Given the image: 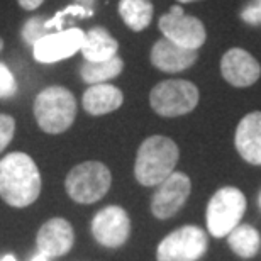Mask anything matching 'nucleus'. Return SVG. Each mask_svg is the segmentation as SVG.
<instances>
[{
    "label": "nucleus",
    "mask_w": 261,
    "mask_h": 261,
    "mask_svg": "<svg viewBox=\"0 0 261 261\" xmlns=\"http://www.w3.org/2000/svg\"><path fill=\"white\" fill-rule=\"evenodd\" d=\"M180 4H192V2H200V0H178Z\"/></svg>",
    "instance_id": "nucleus-28"
},
{
    "label": "nucleus",
    "mask_w": 261,
    "mask_h": 261,
    "mask_svg": "<svg viewBox=\"0 0 261 261\" xmlns=\"http://www.w3.org/2000/svg\"><path fill=\"white\" fill-rule=\"evenodd\" d=\"M44 0H17V4L22 7L24 10H36L39 7V5H43Z\"/></svg>",
    "instance_id": "nucleus-25"
},
{
    "label": "nucleus",
    "mask_w": 261,
    "mask_h": 261,
    "mask_svg": "<svg viewBox=\"0 0 261 261\" xmlns=\"http://www.w3.org/2000/svg\"><path fill=\"white\" fill-rule=\"evenodd\" d=\"M46 34H49V33H48V29H46V17H43V15L31 17L28 22L24 24L22 38L25 39V43L34 46L41 38H44Z\"/></svg>",
    "instance_id": "nucleus-21"
},
{
    "label": "nucleus",
    "mask_w": 261,
    "mask_h": 261,
    "mask_svg": "<svg viewBox=\"0 0 261 261\" xmlns=\"http://www.w3.org/2000/svg\"><path fill=\"white\" fill-rule=\"evenodd\" d=\"M234 144L239 156L249 165L261 166V112L246 114L236 127Z\"/></svg>",
    "instance_id": "nucleus-15"
},
{
    "label": "nucleus",
    "mask_w": 261,
    "mask_h": 261,
    "mask_svg": "<svg viewBox=\"0 0 261 261\" xmlns=\"http://www.w3.org/2000/svg\"><path fill=\"white\" fill-rule=\"evenodd\" d=\"M158 28L163 38L189 49L198 51L207 39V31L202 20L194 15H187L180 5H173L168 14L161 15Z\"/></svg>",
    "instance_id": "nucleus-8"
},
{
    "label": "nucleus",
    "mask_w": 261,
    "mask_h": 261,
    "mask_svg": "<svg viewBox=\"0 0 261 261\" xmlns=\"http://www.w3.org/2000/svg\"><path fill=\"white\" fill-rule=\"evenodd\" d=\"M75 243V232L66 219L55 217L41 226L36 244L46 258H58L66 254Z\"/></svg>",
    "instance_id": "nucleus-13"
},
{
    "label": "nucleus",
    "mask_w": 261,
    "mask_h": 261,
    "mask_svg": "<svg viewBox=\"0 0 261 261\" xmlns=\"http://www.w3.org/2000/svg\"><path fill=\"white\" fill-rule=\"evenodd\" d=\"M200 93L195 83L181 78L163 80L149 92V106L161 117H180L197 107Z\"/></svg>",
    "instance_id": "nucleus-5"
},
{
    "label": "nucleus",
    "mask_w": 261,
    "mask_h": 261,
    "mask_svg": "<svg viewBox=\"0 0 261 261\" xmlns=\"http://www.w3.org/2000/svg\"><path fill=\"white\" fill-rule=\"evenodd\" d=\"M180 149L173 139L154 134L141 143L134 163V176L141 185L156 187L175 171Z\"/></svg>",
    "instance_id": "nucleus-2"
},
{
    "label": "nucleus",
    "mask_w": 261,
    "mask_h": 261,
    "mask_svg": "<svg viewBox=\"0 0 261 261\" xmlns=\"http://www.w3.org/2000/svg\"><path fill=\"white\" fill-rule=\"evenodd\" d=\"M124 70V61L119 56H112L106 61H83L80 66L82 80L88 85H97V83H106L112 78L119 76Z\"/></svg>",
    "instance_id": "nucleus-20"
},
{
    "label": "nucleus",
    "mask_w": 261,
    "mask_h": 261,
    "mask_svg": "<svg viewBox=\"0 0 261 261\" xmlns=\"http://www.w3.org/2000/svg\"><path fill=\"white\" fill-rule=\"evenodd\" d=\"M17 93V82L7 65L0 61V98H10Z\"/></svg>",
    "instance_id": "nucleus-22"
},
{
    "label": "nucleus",
    "mask_w": 261,
    "mask_h": 261,
    "mask_svg": "<svg viewBox=\"0 0 261 261\" xmlns=\"http://www.w3.org/2000/svg\"><path fill=\"white\" fill-rule=\"evenodd\" d=\"M92 234L98 244L106 248H119L130 234V219L119 205H107L92 219Z\"/></svg>",
    "instance_id": "nucleus-10"
},
{
    "label": "nucleus",
    "mask_w": 261,
    "mask_h": 261,
    "mask_svg": "<svg viewBox=\"0 0 261 261\" xmlns=\"http://www.w3.org/2000/svg\"><path fill=\"white\" fill-rule=\"evenodd\" d=\"M156 187L158 189L151 198V212L156 219L173 217L185 205L192 192V181L189 175L181 173V171H173Z\"/></svg>",
    "instance_id": "nucleus-9"
},
{
    "label": "nucleus",
    "mask_w": 261,
    "mask_h": 261,
    "mask_svg": "<svg viewBox=\"0 0 261 261\" xmlns=\"http://www.w3.org/2000/svg\"><path fill=\"white\" fill-rule=\"evenodd\" d=\"M119 14H121V19L130 31L139 33L151 24L154 7L151 0H121L119 2Z\"/></svg>",
    "instance_id": "nucleus-19"
},
{
    "label": "nucleus",
    "mask_w": 261,
    "mask_h": 261,
    "mask_svg": "<svg viewBox=\"0 0 261 261\" xmlns=\"http://www.w3.org/2000/svg\"><path fill=\"white\" fill-rule=\"evenodd\" d=\"M241 19L249 25L261 24V4H249L241 10Z\"/></svg>",
    "instance_id": "nucleus-24"
},
{
    "label": "nucleus",
    "mask_w": 261,
    "mask_h": 261,
    "mask_svg": "<svg viewBox=\"0 0 261 261\" xmlns=\"http://www.w3.org/2000/svg\"><path fill=\"white\" fill-rule=\"evenodd\" d=\"M246 212V197L236 187H222L211 197L205 219L207 231L214 238H226L241 224Z\"/></svg>",
    "instance_id": "nucleus-6"
},
{
    "label": "nucleus",
    "mask_w": 261,
    "mask_h": 261,
    "mask_svg": "<svg viewBox=\"0 0 261 261\" xmlns=\"http://www.w3.org/2000/svg\"><path fill=\"white\" fill-rule=\"evenodd\" d=\"M112 185V175L102 161H83L73 166L65 178V189L78 203L100 200Z\"/></svg>",
    "instance_id": "nucleus-4"
},
{
    "label": "nucleus",
    "mask_w": 261,
    "mask_h": 261,
    "mask_svg": "<svg viewBox=\"0 0 261 261\" xmlns=\"http://www.w3.org/2000/svg\"><path fill=\"white\" fill-rule=\"evenodd\" d=\"M82 29H66L58 33H49L44 38H41L36 43L34 48V60L39 63H56V61L71 58L76 51H80L83 43Z\"/></svg>",
    "instance_id": "nucleus-11"
},
{
    "label": "nucleus",
    "mask_w": 261,
    "mask_h": 261,
    "mask_svg": "<svg viewBox=\"0 0 261 261\" xmlns=\"http://www.w3.org/2000/svg\"><path fill=\"white\" fill-rule=\"evenodd\" d=\"M15 133V121L12 116L0 114V153L7 148Z\"/></svg>",
    "instance_id": "nucleus-23"
},
{
    "label": "nucleus",
    "mask_w": 261,
    "mask_h": 261,
    "mask_svg": "<svg viewBox=\"0 0 261 261\" xmlns=\"http://www.w3.org/2000/svg\"><path fill=\"white\" fill-rule=\"evenodd\" d=\"M259 2H261V0H259Z\"/></svg>",
    "instance_id": "nucleus-31"
},
{
    "label": "nucleus",
    "mask_w": 261,
    "mask_h": 261,
    "mask_svg": "<svg viewBox=\"0 0 261 261\" xmlns=\"http://www.w3.org/2000/svg\"><path fill=\"white\" fill-rule=\"evenodd\" d=\"M221 73L229 85L246 88L254 85L261 76V65L246 49L232 48L224 53L221 60Z\"/></svg>",
    "instance_id": "nucleus-12"
},
{
    "label": "nucleus",
    "mask_w": 261,
    "mask_h": 261,
    "mask_svg": "<svg viewBox=\"0 0 261 261\" xmlns=\"http://www.w3.org/2000/svg\"><path fill=\"white\" fill-rule=\"evenodd\" d=\"M259 4H261V2H259Z\"/></svg>",
    "instance_id": "nucleus-32"
},
{
    "label": "nucleus",
    "mask_w": 261,
    "mask_h": 261,
    "mask_svg": "<svg viewBox=\"0 0 261 261\" xmlns=\"http://www.w3.org/2000/svg\"><path fill=\"white\" fill-rule=\"evenodd\" d=\"M2 49H4V39L0 38V53H2Z\"/></svg>",
    "instance_id": "nucleus-29"
},
{
    "label": "nucleus",
    "mask_w": 261,
    "mask_h": 261,
    "mask_svg": "<svg viewBox=\"0 0 261 261\" xmlns=\"http://www.w3.org/2000/svg\"><path fill=\"white\" fill-rule=\"evenodd\" d=\"M149 60L156 70L165 73H180L197 63L198 51L184 48L175 44L173 41L161 38L151 48Z\"/></svg>",
    "instance_id": "nucleus-14"
},
{
    "label": "nucleus",
    "mask_w": 261,
    "mask_h": 261,
    "mask_svg": "<svg viewBox=\"0 0 261 261\" xmlns=\"http://www.w3.org/2000/svg\"><path fill=\"white\" fill-rule=\"evenodd\" d=\"M41 194V173L29 154L15 151L0 160V197L12 207H28Z\"/></svg>",
    "instance_id": "nucleus-1"
},
{
    "label": "nucleus",
    "mask_w": 261,
    "mask_h": 261,
    "mask_svg": "<svg viewBox=\"0 0 261 261\" xmlns=\"http://www.w3.org/2000/svg\"><path fill=\"white\" fill-rule=\"evenodd\" d=\"M48 259H49V258H46L44 254L38 253V254H36V256H34L33 259H31V261H48Z\"/></svg>",
    "instance_id": "nucleus-26"
},
{
    "label": "nucleus",
    "mask_w": 261,
    "mask_h": 261,
    "mask_svg": "<svg viewBox=\"0 0 261 261\" xmlns=\"http://www.w3.org/2000/svg\"><path fill=\"white\" fill-rule=\"evenodd\" d=\"M208 239L203 229L184 226L161 239L156 249L158 261H197L207 253Z\"/></svg>",
    "instance_id": "nucleus-7"
},
{
    "label": "nucleus",
    "mask_w": 261,
    "mask_h": 261,
    "mask_svg": "<svg viewBox=\"0 0 261 261\" xmlns=\"http://www.w3.org/2000/svg\"><path fill=\"white\" fill-rule=\"evenodd\" d=\"M227 244L234 254L243 259H251L258 254L261 248L259 232L249 224H239L227 234Z\"/></svg>",
    "instance_id": "nucleus-18"
},
{
    "label": "nucleus",
    "mask_w": 261,
    "mask_h": 261,
    "mask_svg": "<svg viewBox=\"0 0 261 261\" xmlns=\"http://www.w3.org/2000/svg\"><path fill=\"white\" fill-rule=\"evenodd\" d=\"M124 103V93L121 88L111 83H97L90 85L83 93L82 106L90 116H106L117 111Z\"/></svg>",
    "instance_id": "nucleus-16"
},
{
    "label": "nucleus",
    "mask_w": 261,
    "mask_h": 261,
    "mask_svg": "<svg viewBox=\"0 0 261 261\" xmlns=\"http://www.w3.org/2000/svg\"><path fill=\"white\" fill-rule=\"evenodd\" d=\"M258 205H259V208H261V192H259V195H258Z\"/></svg>",
    "instance_id": "nucleus-30"
},
{
    "label": "nucleus",
    "mask_w": 261,
    "mask_h": 261,
    "mask_svg": "<svg viewBox=\"0 0 261 261\" xmlns=\"http://www.w3.org/2000/svg\"><path fill=\"white\" fill-rule=\"evenodd\" d=\"M34 117L44 133H65L75 122L76 98L61 85L46 87L34 98Z\"/></svg>",
    "instance_id": "nucleus-3"
},
{
    "label": "nucleus",
    "mask_w": 261,
    "mask_h": 261,
    "mask_svg": "<svg viewBox=\"0 0 261 261\" xmlns=\"http://www.w3.org/2000/svg\"><path fill=\"white\" fill-rule=\"evenodd\" d=\"M0 261H17V259H15L14 254H7V256H4Z\"/></svg>",
    "instance_id": "nucleus-27"
},
{
    "label": "nucleus",
    "mask_w": 261,
    "mask_h": 261,
    "mask_svg": "<svg viewBox=\"0 0 261 261\" xmlns=\"http://www.w3.org/2000/svg\"><path fill=\"white\" fill-rule=\"evenodd\" d=\"M80 51L87 61H106L117 55L119 43L106 28L95 25L83 36Z\"/></svg>",
    "instance_id": "nucleus-17"
}]
</instances>
